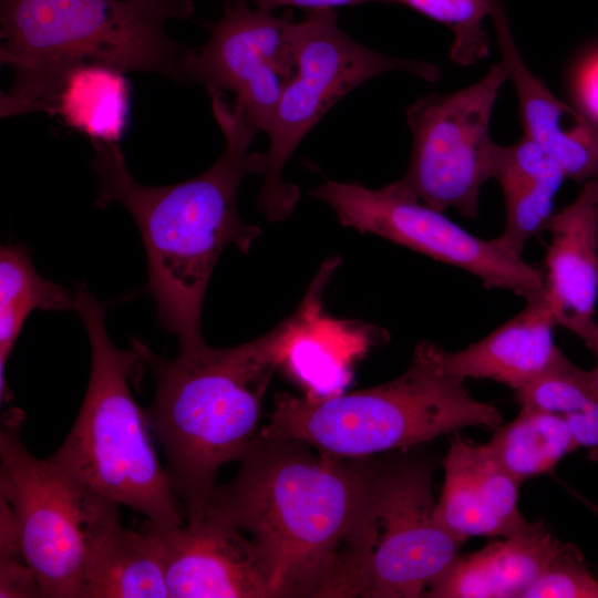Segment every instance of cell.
<instances>
[{
    "instance_id": "1",
    "label": "cell",
    "mask_w": 598,
    "mask_h": 598,
    "mask_svg": "<svg viewBox=\"0 0 598 598\" xmlns=\"http://www.w3.org/2000/svg\"><path fill=\"white\" fill-rule=\"evenodd\" d=\"M225 147L203 174L173 185L145 186L131 175L115 142H91L92 168L100 178L95 206L122 205L135 220L147 259L146 290L159 326L177 336L179 348L198 346L202 310L214 267L229 246L248 252L260 229L238 210V192L250 174L264 175L266 154L250 151L257 132L241 109L223 93L208 94Z\"/></svg>"
},
{
    "instance_id": "2",
    "label": "cell",
    "mask_w": 598,
    "mask_h": 598,
    "mask_svg": "<svg viewBox=\"0 0 598 598\" xmlns=\"http://www.w3.org/2000/svg\"><path fill=\"white\" fill-rule=\"evenodd\" d=\"M309 446L258 432L208 507L251 542L274 598H320L377 462Z\"/></svg>"
},
{
    "instance_id": "3",
    "label": "cell",
    "mask_w": 598,
    "mask_h": 598,
    "mask_svg": "<svg viewBox=\"0 0 598 598\" xmlns=\"http://www.w3.org/2000/svg\"><path fill=\"white\" fill-rule=\"evenodd\" d=\"M303 323L305 315L297 309L250 342L227 349L203 342L179 348L174 359L132 341L155 379V396L145 413L164 448L185 520L206 513L218 471L228 462H239L258 434L270 379Z\"/></svg>"
},
{
    "instance_id": "4",
    "label": "cell",
    "mask_w": 598,
    "mask_h": 598,
    "mask_svg": "<svg viewBox=\"0 0 598 598\" xmlns=\"http://www.w3.org/2000/svg\"><path fill=\"white\" fill-rule=\"evenodd\" d=\"M193 13L192 0H1L0 61L13 74L1 117L51 114L66 75L85 65L183 82L166 25Z\"/></svg>"
},
{
    "instance_id": "5",
    "label": "cell",
    "mask_w": 598,
    "mask_h": 598,
    "mask_svg": "<svg viewBox=\"0 0 598 598\" xmlns=\"http://www.w3.org/2000/svg\"><path fill=\"white\" fill-rule=\"evenodd\" d=\"M73 296L90 341L91 371L76 420L50 460L153 525L181 526L186 522L183 506L156 454L146 413L131 391L144 361L134 348L121 350L111 342L106 307L84 282Z\"/></svg>"
},
{
    "instance_id": "6",
    "label": "cell",
    "mask_w": 598,
    "mask_h": 598,
    "mask_svg": "<svg viewBox=\"0 0 598 598\" xmlns=\"http://www.w3.org/2000/svg\"><path fill=\"white\" fill-rule=\"evenodd\" d=\"M499 411L475 400L464 380L436 364L432 342L416 346L410 367L383 384L315 399L277 393L259 433L296 440L339 457H371L429 442L466 426L496 429Z\"/></svg>"
},
{
    "instance_id": "7",
    "label": "cell",
    "mask_w": 598,
    "mask_h": 598,
    "mask_svg": "<svg viewBox=\"0 0 598 598\" xmlns=\"http://www.w3.org/2000/svg\"><path fill=\"white\" fill-rule=\"evenodd\" d=\"M432 468L377 460L320 598H416L460 556L434 519Z\"/></svg>"
},
{
    "instance_id": "8",
    "label": "cell",
    "mask_w": 598,
    "mask_h": 598,
    "mask_svg": "<svg viewBox=\"0 0 598 598\" xmlns=\"http://www.w3.org/2000/svg\"><path fill=\"white\" fill-rule=\"evenodd\" d=\"M22 412L10 410L0 430V492L9 499L24 558L44 597L83 598L90 567L122 524L118 505L24 446Z\"/></svg>"
},
{
    "instance_id": "9",
    "label": "cell",
    "mask_w": 598,
    "mask_h": 598,
    "mask_svg": "<svg viewBox=\"0 0 598 598\" xmlns=\"http://www.w3.org/2000/svg\"><path fill=\"white\" fill-rule=\"evenodd\" d=\"M296 72L286 84L268 131L267 167L258 206L269 221L287 218L300 198L283 169L306 135L342 97L368 80L402 71L429 82L441 75L439 65L389 56L367 48L338 24L332 9L310 11L292 21Z\"/></svg>"
},
{
    "instance_id": "10",
    "label": "cell",
    "mask_w": 598,
    "mask_h": 598,
    "mask_svg": "<svg viewBox=\"0 0 598 598\" xmlns=\"http://www.w3.org/2000/svg\"><path fill=\"white\" fill-rule=\"evenodd\" d=\"M507 80L499 62L472 85L421 96L406 109L412 152L396 181L403 190L436 210L477 217L481 188L493 174V109Z\"/></svg>"
},
{
    "instance_id": "11",
    "label": "cell",
    "mask_w": 598,
    "mask_h": 598,
    "mask_svg": "<svg viewBox=\"0 0 598 598\" xmlns=\"http://www.w3.org/2000/svg\"><path fill=\"white\" fill-rule=\"evenodd\" d=\"M339 221L461 268L487 289L509 290L526 301L544 292V271L506 249L497 238L476 237L401 188L327 179L310 193Z\"/></svg>"
},
{
    "instance_id": "12",
    "label": "cell",
    "mask_w": 598,
    "mask_h": 598,
    "mask_svg": "<svg viewBox=\"0 0 598 598\" xmlns=\"http://www.w3.org/2000/svg\"><path fill=\"white\" fill-rule=\"evenodd\" d=\"M292 21L290 13L279 16L234 0L205 45L183 49V82L202 85L208 94L234 93L247 124L268 133L281 93L296 72Z\"/></svg>"
},
{
    "instance_id": "13",
    "label": "cell",
    "mask_w": 598,
    "mask_h": 598,
    "mask_svg": "<svg viewBox=\"0 0 598 598\" xmlns=\"http://www.w3.org/2000/svg\"><path fill=\"white\" fill-rule=\"evenodd\" d=\"M145 526L158 544L169 598H274L251 542L213 511L177 527Z\"/></svg>"
},
{
    "instance_id": "14",
    "label": "cell",
    "mask_w": 598,
    "mask_h": 598,
    "mask_svg": "<svg viewBox=\"0 0 598 598\" xmlns=\"http://www.w3.org/2000/svg\"><path fill=\"white\" fill-rule=\"evenodd\" d=\"M501 63L518 99L524 135L551 156L567 178H598V123L564 103L535 75L515 43L504 6L494 0L491 14Z\"/></svg>"
},
{
    "instance_id": "15",
    "label": "cell",
    "mask_w": 598,
    "mask_h": 598,
    "mask_svg": "<svg viewBox=\"0 0 598 598\" xmlns=\"http://www.w3.org/2000/svg\"><path fill=\"white\" fill-rule=\"evenodd\" d=\"M544 296L557 326L588 343L597 322L598 178L584 183L576 199L554 213L547 229Z\"/></svg>"
},
{
    "instance_id": "16",
    "label": "cell",
    "mask_w": 598,
    "mask_h": 598,
    "mask_svg": "<svg viewBox=\"0 0 598 598\" xmlns=\"http://www.w3.org/2000/svg\"><path fill=\"white\" fill-rule=\"evenodd\" d=\"M445 480L435 522L455 538L506 537L530 527L518 509L519 482L483 445L456 436L443 462Z\"/></svg>"
},
{
    "instance_id": "17",
    "label": "cell",
    "mask_w": 598,
    "mask_h": 598,
    "mask_svg": "<svg viewBox=\"0 0 598 598\" xmlns=\"http://www.w3.org/2000/svg\"><path fill=\"white\" fill-rule=\"evenodd\" d=\"M556 321L544 292L496 330L467 348L448 352L432 343L437 367L461 380L491 379L515 392L545 372L561 352Z\"/></svg>"
},
{
    "instance_id": "18",
    "label": "cell",
    "mask_w": 598,
    "mask_h": 598,
    "mask_svg": "<svg viewBox=\"0 0 598 598\" xmlns=\"http://www.w3.org/2000/svg\"><path fill=\"white\" fill-rule=\"evenodd\" d=\"M563 545L542 524L533 523L524 532L458 556L424 597L522 598Z\"/></svg>"
},
{
    "instance_id": "19",
    "label": "cell",
    "mask_w": 598,
    "mask_h": 598,
    "mask_svg": "<svg viewBox=\"0 0 598 598\" xmlns=\"http://www.w3.org/2000/svg\"><path fill=\"white\" fill-rule=\"evenodd\" d=\"M503 193L505 221L496 237L522 256L527 241L547 229L554 198L567 178L561 166L524 134L511 145L496 143L493 174Z\"/></svg>"
},
{
    "instance_id": "20",
    "label": "cell",
    "mask_w": 598,
    "mask_h": 598,
    "mask_svg": "<svg viewBox=\"0 0 598 598\" xmlns=\"http://www.w3.org/2000/svg\"><path fill=\"white\" fill-rule=\"evenodd\" d=\"M83 598H169L163 557L145 524L111 532L90 567Z\"/></svg>"
},
{
    "instance_id": "21",
    "label": "cell",
    "mask_w": 598,
    "mask_h": 598,
    "mask_svg": "<svg viewBox=\"0 0 598 598\" xmlns=\"http://www.w3.org/2000/svg\"><path fill=\"white\" fill-rule=\"evenodd\" d=\"M130 89L123 73L106 66L85 65L64 79L51 115L91 142H117L128 115Z\"/></svg>"
},
{
    "instance_id": "22",
    "label": "cell",
    "mask_w": 598,
    "mask_h": 598,
    "mask_svg": "<svg viewBox=\"0 0 598 598\" xmlns=\"http://www.w3.org/2000/svg\"><path fill=\"white\" fill-rule=\"evenodd\" d=\"M74 309V296L61 285L41 277L34 269L30 251L22 245L0 249V398L10 400L6 381L9 355L33 310Z\"/></svg>"
},
{
    "instance_id": "23",
    "label": "cell",
    "mask_w": 598,
    "mask_h": 598,
    "mask_svg": "<svg viewBox=\"0 0 598 598\" xmlns=\"http://www.w3.org/2000/svg\"><path fill=\"white\" fill-rule=\"evenodd\" d=\"M484 446L519 483L551 472L577 448L563 414L530 406H522L512 422L497 426Z\"/></svg>"
},
{
    "instance_id": "24",
    "label": "cell",
    "mask_w": 598,
    "mask_h": 598,
    "mask_svg": "<svg viewBox=\"0 0 598 598\" xmlns=\"http://www.w3.org/2000/svg\"><path fill=\"white\" fill-rule=\"evenodd\" d=\"M406 6L445 24L454 34L450 59L467 66L489 54V40L483 22L491 17L494 0H386Z\"/></svg>"
},
{
    "instance_id": "25",
    "label": "cell",
    "mask_w": 598,
    "mask_h": 598,
    "mask_svg": "<svg viewBox=\"0 0 598 598\" xmlns=\"http://www.w3.org/2000/svg\"><path fill=\"white\" fill-rule=\"evenodd\" d=\"M515 393L520 406L563 415L582 410L598 398L588 371L575 365L563 352L545 372Z\"/></svg>"
},
{
    "instance_id": "26",
    "label": "cell",
    "mask_w": 598,
    "mask_h": 598,
    "mask_svg": "<svg viewBox=\"0 0 598 598\" xmlns=\"http://www.w3.org/2000/svg\"><path fill=\"white\" fill-rule=\"evenodd\" d=\"M522 598H598V580L589 573L580 550L564 543Z\"/></svg>"
},
{
    "instance_id": "27",
    "label": "cell",
    "mask_w": 598,
    "mask_h": 598,
    "mask_svg": "<svg viewBox=\"0 0 598 598\" xmlns=\"http://www.w3.org/2000/svg\"><path fill=\"white\" fill-rule=\"evenodd\" d=\"M0 597H44L33 570L25 560L14 559L0 561Z\"/></svg>"
},
{
    "instance_id": "28",
    "label": "cell",
    "mask_w": 598,
    "mask_h": 598,
    "mask_svg": "<svg viewBox=\"0 0 598 598\" xmlns=\"http://www.w3.org/2000/svg\"><path fill=\"white\" fill-rule=\"evenodd\" d=\"M578 447L598 451V398L582 410L564 414Z\"/></svg>"
},
{
    "instance_id": "29",
    "label": "cell",
    "mask_w": 598,
    "mask_h": 598,
    "mask_svg": "<svg viewBox=\"0 0 598 598\" xmlns=\"http://www.w3.org/2000/svg\"><path fill=\"white\" fill-rule=\"evenodd\" d=\"M251 2L255 7L264 8L268 10H275L280 7H297L307 9L309 11L327 10L339 7H352L362 4L370 1H384L385 0H245Z\"/></svg>"
},
{
    "instance_id": "30",
    "label": "cell",
    "mask_w": 598,
    "mask_h": 598,
    "mask_svg": "<svg viewBox=\"0 0 598 598\" xmlns=\"http://www.w3.org/2000/svg\"><path fill=\"white\" fill-rule=\"evenodd\" d=\"M585 92L587 107L585 112L590 118L598 123V66L591 70L585 82Z\"/></svg>"
},
{
    "instance_id": "31",
    "label": "cell",
    "mask_w": 598,
    "mask_h": 598,
    "mask_svg": "<svg viewBox=\"0 0 598 598\" xmlns=\"http://www.w3.org/2000/svg\"><path fill=\"white\" fill-rule=\"evenodd\" d=\"M586 346L594 350L597 357L596 367L592 370L588 371V373L594 388L598 392V323L594 328L591 337Z\"/></svg>"
},
{
    "instance_id": "32",
    "label": "cell",
    "mask_w": 598,
    "mask_h": 598,
    "mask_svg": "<svg viewBox=\"0 0 598 598\" xmlns=\"http://www.w3.org/2000/svg\"><path fill=\"white\" fill-rule=\"evenodd\" d=\"M582 502H584L585 504H587V505L590 507V509H591L596 515H598V507H597V506H595L594 504L587 502V501L584 499V498H582Z\"/></svg>"
}]
</instances>
